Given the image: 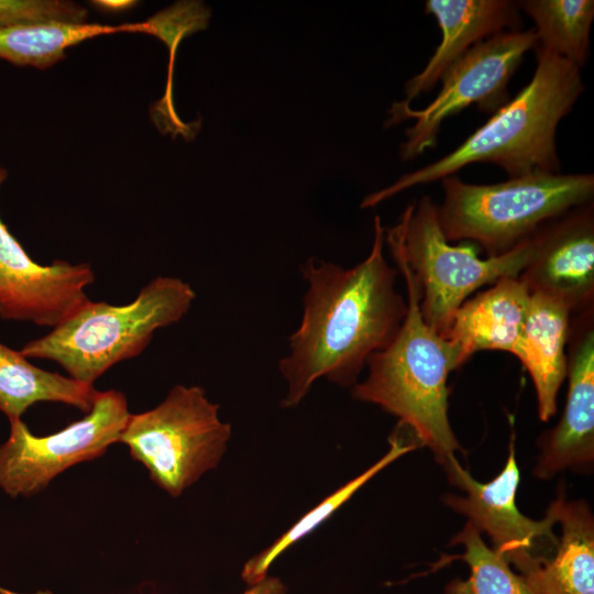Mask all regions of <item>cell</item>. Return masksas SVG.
Segmentation results:
<instances>
[{
	"instance_id": "obj_8",
	"label": "cell",
	"mask_w": 594,
	"mask_h": 594,
	"mask_svg": "<svg viewBox=\"0 0 594 594\" xmlns=\"http://www.w3.org/2000/svg\"><path fill=\"white\" fill-rule=\"evenodd\" d=\"M536 44L534 28L498 33L473 46L452 65L441 78L440 92L424 109L414 110L404 101L394 102L386 127L415 120L400 146L402 158L413 160L433 147L442 122L464 108L476 105L481 111L495 112L504 106L508 81Z\"/></svg>"
},
{
	"instance_id": "obj_19",
	"label": "cell",
	"mask_w": 594,
	"mask_h": 594,
	"mask_svg": "<svg viewBox=\"0 0 594 594\" xmlns=\"http://www.w3.org/2000/svg\"><path fill=\"white\" fill-rule=\"evenodd\" d=\"M152 33L148 21L121 25L86 22H40L0 30V58L15 66L45 69L65 58L66 48L99 35Z\"/></svg>"
},
{
	"instance_id": "obj_1",
	"label": "cell",
	"mask_w": 594,
	"mask_h": 594,
	"mask_svg": "<svg viewBox=\"0 0 594 594\" xmlns=\"http://www.w3.org/2000/svg\"><path fill=\"white\" fill-rule=\"evenodd\" d=\"M385 229L374 218L369 255L355 266L310 257L300 266L308 287L299 327L278 363L286 383L282 406H297L320 378L352 387L370 356L398 332L407 301L396 288L398 270L386 261Z\"/></svg>"
},
{
	"instance_id": "obj_25",
	"label": "cell",
	"mask_w": 594,
	"mask_h": 594,
	"mask_svg": "<svg viewBox=\"0 0 594 594\" xmlns=\"http://www.w3.org/2000/svg\"><path fill=\"white\" fill-rule=\"evenodd\" d=\"M243 594H286V587L279 579L267 575Z\"/></svg>"
},
{
	"instance_id": "obj_27",
	"label": "cell",
	"mask_w": 594,
	"mask_h": 594,
	"mask_svg": "<svg viewBox=\"0 0 594 594\" xmlns=\"http://www.w3.org/2000/svg\"><path fill=\"white\" fill-rule=\"evenodd\" d=\"M1 593H3V594H19V593H12V592H9V591H6V590H2ZM33 594H52V593L50 591H40V592L33 593Z\"/></svg>"
},
{
	"instance_id": "obj_13",
	"label": "cell",
	"mask_w": 594,
	"mask_h": 594,
	"mask_svg": "<svg viewBox=\"0 0 594 594\" xmlns=\"http://www.w3.org/2000/svg\"><path fill=\"white\" fill-rule=\"evenodd\" d=\"M594 309V308H593ZM570 319L566 344V404L558 425L538 440L541 452L535 476L550 479L566 470H584L594 460V315Z\"/></svg>"
},
{
	"instance_id": "obj_2",
	"label": "cell",
	"mask_w": 594,
	"mask_h": 594,
	"mask_svg": "<svg viewBox=\"0 0 594 594\" xmlns=\"http://www.w3.org/2000/svg\"><path fill=\"white\" fill-rule=\"evenodd\" d=\"M535 50L534 76L515 98L454 151L367 195L361 208H373L413 186L441 180L473 163L497 165L509 178L559 173L556 132L584 89L581 68L537 45Z\"/></svg>"
},
{
	"instance_id": "obj_14",
	"label": "cell",
	"mask_w": 594,
	"mask_h": 594,
	"mask_svg": "<svg viewBox=\"0 0 594 594\" xmlns=\"http://www.w3.org/2000/svg\"><path fill=\"white\" fill-rule=\"evenodd\" d=\"M518 2L508 0H427L425 12L432 14L441 30V41L425 68L405 85L410 100L432 89L466 52L505 30H519Z\"/></svg>"
},
{
	"instance_id": "obj_22",
	"label": "cell",
	"mask_w": 594,
	"mask_h": 594,
	"mask_svg": "<svg viewBox=\"0 0 594 594\" xmlns=\"http://www.w3.org/2000/svg\"><path fill=\"white\" fill-rule=\"evenodd\" d=\"M210 9L200 1H179L147 20L152 24V35L160 37L169 48V68L166 91L154 107V118L164 133L183 134L191 140L199 130L200 121L184 123L177 116L172 96L173 69L177 46L183 37L208 25Z\"/></svg>"
},
{
	"instance_id": "obj_15",
	"label": "cell",
	"mask_w": 594,
	"mask_h": 594,
	"mask_svg": "<svg viewBox=\"0 0 594 594\" xmlns=\"http://www.w3.org/2000/svg\"><path fill=\"white\" fill-rule=\"evenodd\" d=\"M530 293L518 277H504L468 298L440 334L450 345L457 369L474 353H513L528 314Z\"/></svg>"
},
{
	"instance_id": "obj_20",
	"label": "cell",
	"mask_w": 594,
	"mask_h": 594,
	"mask_svg": "<svg viewBox=\"0 0 594 594\" xmlns=\"http://www.w3.org/2000/svg\"><path fill=\"white\" fill-rule=\"evenodd\" d=\"M410 436L413 435L406 429H397L389 438L388 451L377 462L322 499L316 507L304 515L295 525H293L266 549L248 560L242 569L243 581L248 585L252 586L265 579L271 564L286 549L327 520L338 508L348 502L364 484H366L383 469L404 454L415 450L417 447H420L415 439L408 440V437Z\"/></svg>"
},
{
	"instance_id": "obj_7",
	"label": "cell",
	"mask_w": 594,
	"mask_h": 594,
	"mask_svg": "<svg viewBox=\"0 0 594 594\" xmlns=\"http://www.w3.org/2000/svg\"><path fill=\"white\" fill-rule=\"evenodd\" d=\"M231 433L202 387L179 384L154 408L131 414L119 442L156 485L177 497L218 466Z\"/></svg>"
},
{
	"instance_id": "obj_12",
	"label": "cell",
	"mask_w": 594,
	"mask_h": 594,
	"mask_svg": "<svg viewBox=\"0 0 594 594\" xmlns=\"http://www.w3.org/2000/svg\"><path fill=\"white\" fill-rule=\"evenodd\" d=\"M536 237V252L518 276L529 293L553 298L572 314L593 309V201L543 224Z\"/></svg>"
},
{
	"instance_id": "obj_5",
	"label": "cell",
	"mask_w": 594,
	"mask_h": 594,
	"mask_svg": "<svg viewBox=\"0 0 594 594\" xmlns=\"http://www.w3.org/2000/svg\"><path fill=\"white\" fill-rule=\"evenodd\" d=\"M444 199L437 218L448 242L469 241L487 257L507 253L543 224L590 204L593 174H532L493 185L452 175L441 179Z\"/></svg>"
},
{
	"instance_id": "obj_4",
	"label": "cell",
	"mask_w": 594,
	"mask_h": 594,
	"mask_svg": "<svg viewBox=\"0 0 594 594\" xmlns=\"http://www.w3.org/2000/svg\"><path fill=\"white\" fill-rule=\"evenodd\" d=\"M196 293L178 277L158 276L125 305L91 301L82 305L51 332L20 351L30 359L59 364L69 377L94 383L114 364L138 356L154 332L178 322Z\"/></svg>"
},
{
	"instance_id": "obj_26",
	"label": "cell",
	"mask_w": 594,
	"mask_h": 594,
	"mask_svg": "<svg viewBox=\"0 0 594 594\" xmlns=\"http://www.w3.org/2000/svg\"><path fill=\"white\" fill-rule=\"evenodd\" d=\"M92 3L108 11H121L135 4L134 1L130 0H99L94 1Z\"/></svg>"
},
{
	"instance_id": "obj_3",
	"label": "cell",
	"mask_w": 594,
	"mask_h": 594,
	"mask_svg": "<svg viewBox=\"0 0 594 594\" xmlns=\"http://www.w3.org/2000/svg\"><path fill=\"white\" fill-rule=\"evenodd\" d=\"M393 258L406 282L407 312L394 339L370 356L367 376L351 393L398 417L444 466L462 451L448 415V377L457 365L449 343L422 319L416 280L402 258Z\"/></svg>"
},
{
	"instance_id": "obj_24",
	"label": "cell",
	"mask_w": 594,
	"mask_h": 594,
	"mask_svg": "<svg viewBox=\"0 0 594 594\" xmlns=\"http://www.w3.org/2000/svg\"><path fill=\"white\" fill-rule=\"evenodd\" d=\"M85 7L65 0H0V30L40 22H85Z\"/></svg>"
},
{
	"instance_id": "obj_21",
	"label": "cell",
	"mask_w": 594,
	"mask_h": 594,
	"mask_svg": "<svg viewBox=\"0 0 594 594\" xmlns=\"http://www.w3.org/2000/svg\"><path fill=\"white\" fill-rule=\"evenodd\" d=\"M519 8L534 21L537 46L581 68L588 57L593 0H526Z\"/></svg>"
},
{
	"instance_id": "obj_16",
	"label": "cell",
	"mask_w": 594,
	"mask_h": 594,
	"mask_svg": "<svg viewBox=\"0 0 594 594\" xmlns=\"http://www.w3.org/2000/svg\"><path fill=\"white\" fill-rule=\"evenodd\" d=\"M571 316V310L562 302L541 294H530L525 326L512 353L532 380L542 421L557 413L558 393L566 377Z\"/></svg>"
},
{
	"instance_id": "obj_17",
	"label": "cell",
	"mask_w": 594,
	"mask_h": 594,
	"mask_svg": "<svg viewBox=\"0 0 594 594\" xmlns=\"http://www.w3.org/2000/svg\"><path fill=\"white\" fill-rule=\"evenodd\" d=\"M561 536L553 556L522 575L535 594H594V518L583 501L557 498Z\"/></svg>"
},
{
	"instance_id": "obj_11",
	"label": "cell",
	"mask_w": 594,
	"mask_h": 594,
	"mask_svg": "<svg viewBox=\"0 0 594 594\" xmlns=\"http://www.w3.org/2000/svg\"><path fill=\"white\" fill-rule=\"evenodd\" d=\"M7 175L0 168V186ZM94 280L87 263H36L0 219L1 319L54 328L89 300L85 289Z\"/></svg>"
},
{
	"instance_id": "obj_18",
	"label": "cell",
	"mask_w": 594,
	"mask_h": 594,
	"mask_svg": "<svg viewBox=\"0 0 594 594\" xmlns=\"http://www.w3.org/2000/svg\"><path fill=\"white\" fill-rule=\"evenodd\" d=\"M97 392L94 386L31 364L21 351L0 342V410L10 421L21 419L38 402L62 403L88 413Z\"/></svg>"
},
{
	"instance_id": "obj_9",
	"label": "cell",
	"mask_w": 594,
	"mask_h": 594,
	"mask_svg": "<svg viewBox=\"0 0 594 594\" xmlns=\"http://www.w3.org/2000/svg\"><path fill=\"white\" fill-rule=\"evenodd\" d=\"M130 416L125 396L110 389L97 392L84 418L48 436H35L21 419L11 420L9 438L0 446V488L12 497L42 492L65 470L119 442Z\"/></svg>"
},
{
	"instance_id": "obj_23",
	"label": "cell",
	"mask_w": 594,
	"mask_h": 594,
	"mask_svg": "<svg viewBox=\"0 0 594 594\" xmlns=\"http://www.w3.org/2000/svg\"><path fill=\"white\" fill-rule=\"evenodd\" d=\"M464 547L462 556L470 566L469 579H455L447 584L446 594H535L522 575L516 574L509 563L494 549L486 546L481 532L468 520L452 540Z\"/></svg>"
},
{
	"instance_id": "obj_6",
	"label": "cell",
	"mask_w": 594,
	"mask_h": 594,
	"mask_svg": "<svg viewBox=\"0 0 594 594\" xmlns=\"http://www.w3.org/2000/svg\"><path fill=\"white\" fill-rule=\"evenodd\" d=\"M392 255L400 257L420 290L424 321L441 334L453 314L470 296L504 277H518L531 261L536 232L505 254L479 257L475 243L451 245L437 218V205L429 196L407 206L396 226L385 231Z\"/></svg>"
},
{
	"instance_id": "obj_10",
	"label": "cell",
	"mask_w": 594,
	"mask_h": 594,
	"mask_svg": "<svg viewBox=\"0 0 594 594\" xmlns=\"http://www.w3.org/2000/svg\"><path fill=\"white\" fill-rule=\"evenodd\" d=\"M443 468L450 483L465 492V496L447 494L443 502L465 515L480 532H486L494 550L514 564L520 575H526L553 556L559 542L553 531L558 524V503L556 499L540 520L522 515L517 508L515 497L520 474L515 459L514 436L504 469L487 483L475 480L457 458Z\"/></svg>"
}]
</instances>
